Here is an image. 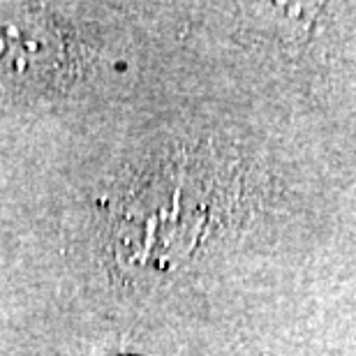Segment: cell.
I'll use <instances>...</instances> for the list:
<instances>
[{
  "label": "cell",
  "instance_id": "cell-1",
  "mask_svg": "<svg viewBox=\"0 0 356 356\" xmlns=\"http://www.w3.org/2000/svg\"><path fill=\"white\" fill-rule=\"evenodd\" d=\"M67 44L54 21L26 7H0V90L40 95L63 81Z\"/></svg>",
  "mask_w": 356,
  "mask_h": 356
}]
</instances>
